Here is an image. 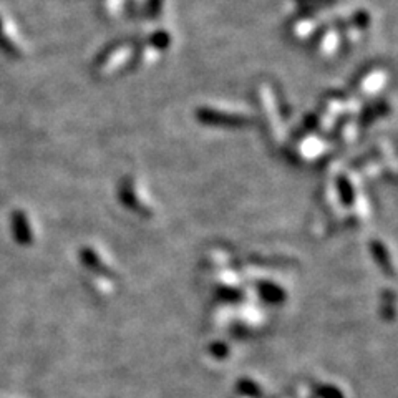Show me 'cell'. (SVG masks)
Segmentation results:
<instances>
[{
  "mask_svg": "<svg viewBox=\"0 0 398 398\" xmlns=\"http://www.w3.org/2000/svg\"><path fill=\"white\" fill-rule=\"evenodd\" d=\"M198 115L201 116L202 121H206V123H213V125H242V123H246V120H248L241 115L219 113V111H216V110H201Z\"/></svg>",
  "mask_w": 398,
  "mask_h": 398,
  "instance_id": "1",
  "label": "cell"
},
{
  "mask_svg": "<svg viewBox=\"0 0 398 398\" xmlns=\"http://www.w3.org/2000/svg\"><path fill=\"white\" fill-rule=\"evenodd\" d=\"M12 229H14V234L17 237V241L19 242H29L30 241V232H29V224H27V219H25V216L17 213L12 216Z\"/></svg>",
  "mask_w": 398,
  "mask_h": 398,
  "instance_id": "3",
  "label": "cell"
},
{
  "mask_svg": "<svg viewBox=\"0 0 398 398\" xmlns=\"http://www.w3.org/2000/svg\"><path fill=\"white\" fill-rule=\"evenodd\" d=\"M0 49L6 50L8 55H14L15 54V47H12L10 42H7L6 35L2 32V22H0Z\"/></svg>",
  "mask_w": 398,
  "mask_h": 398,
  "instance_id": "5",
  "label": "cell"
},
{
  "mask_svg": "<svg viewBox=\"0 0 398 398\" xmlns=\"http://www.w3.org/2000/svg\"><path fill=\"white\" fill-rule=\"evenodd\" d=\"M129 55H132V50H129V47H127V45L116 47L115 50L110 51V55H108V57L105 58V62L102 63V68L106 73L111 72V70H116V68H118V65H123L125 62H127Z\"/></svg>",
  "mask_w": 398,
  "mask_h": 398,
  "instance_id": "2",
  "label": "cell"
},
{
  "mask_svg": "<svg viewBox=\"0 0 398 398\" xmlns=\"http://www.w3.org/2000/svg\"><path fill=\"white\" fill-rule=\"evenodd\" d=\"M339 45V37L335 32H326L322 35V40L319 42V51L324 55H332L335 51V47Z\"/></svg>",
  "mask_w": 398,
  "mask_h": 398,
  "instance_id": "4",
  "label": "cell"
}]
</instances>
